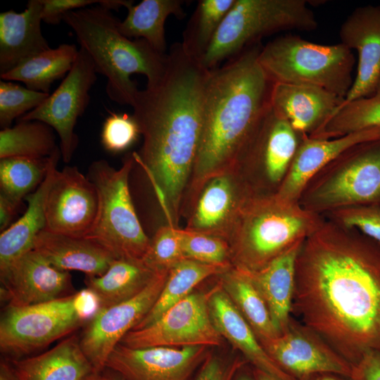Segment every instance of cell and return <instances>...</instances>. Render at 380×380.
<instances>
[{
	"mask_svg": "<svg viewBox=\"0 0 380 380\" xmlns=\"http://www.w3.org/2000/svg\"><path fill=\"white\" fill-rule=\"evenodd\" d=\"M1 297L8 306L39 304L69 294L72 289L69 272L51 265L34 250L20 256L0 270Z\"/></svg>",
	"mask_w": 380,
	"mask_h": 380,
	"instance_id": "cell-19",
	"label": "cell"
},
{
	"mask_svg": "<svg viewBox=\"0 0 380 380\" xmlns=\"http://www.w3.org/2000/svg\"><path fill=\"white\" fill-rule=\"evenodd\" d=\"M108 371L106 372H103L106 376L107 380H125L120 374H117L116 372L111 371L110 369H106Z\"/></svg>",
	"mask_w": 380,
	"mask_h": 380,
	"instance_id": "cell-50",
	"label": "cell"
},
{
	"mask_svg": "<svg viewBox=\"0 0 380 380\" xmlns=\"http://www.w3.org/2000/svg\"><path fill=\"white\" fill-rule=\"evenodd\" d=\"M380 203V138L348 148L317 172L299 205L324 215L340 208Z\"/></svg>",
	"mask_w": 380,
	"mask_h": 380,
	"instance_id": "cell-10",
	"label": "cell"
},
{
	"mask_svg": "<svg viewBox=\"0 0 380 380\" xmlns=\"http://www.w3.org/2000/svg\"><path fill=\"white\" fill-rule=\"evenodd\" d=\"M344 99L310 84L273 83L270 106L298 132L310 136L341 106Z\"/></svg>",
	"mask_w": 380,
	"mask_h": 380,
	"instance_id": "cell-22",
	"label": "cell"
},
{
	"mask_svg": "<svg viewBox=\"0 0 380 380\" xmlns=\"http://www.w3.org/2000/svg\"><path fill=\"white\" fill-rule=\"evenodd\" d=\"M59 151L54 156L46 179L25 200L27 206L23 215L0 235V270H3L23 255L33 250L34 241L45 229V203L57 163Z\"/></svg>",
	"mask_w": 380,
	"mask_h": 380,
	"instance_id": "cell-28",
	"label": "cell"
},
{
	"mask_svg": "<svg viewBox=\"0 0 380 380\" xmlns=\"http://www.w3.org/2000/svg\"><path fill=\"white\" fill-rule=\"evenodd\" d=\"M163 76L139 90L133 108L143 143L133 153L156 189L168 224L179 228L181 208L201 137L210 70L173 44Z\"/></svg>",
	"mask_w": 380,
	"mask_h": 380,
	"instance_id": "cell-2",
	"label": "cell"
},
{
	"mask_svg": "<svg viewBox=\"0 0 380 380\" xmlns=\"http://www.w3.org/2000/svg\"><path fill=\"white\" fill-rule=\"evenodd\" d=\"M255 194L239 169L215 176L205 182L186 213L185 229L228 241L241 210Z\"/></svg>",
	"mask_w": 380,
	"mask_h": 380,
	"instance_id": "cell-17",
	"label": "cell"
},
{
	"mask_svg": "<svg viewBox=\"0 0 380 380\" xmlns=\"http://www.w3.org/2000/svg\"><path fill=\"white\" fill-rule=\"evenodd\" d=\"M100 308L87 288L39 304L7 305L0 321L1 352L8 360L29 357L86 324Z\"/></svg>",
	"mask_w": 380,
	"mask_h": 380,
	"instance_id": "cell-7",
	"label": "cell"
},
{
	"mask_svg": "<svg viewBox=\"0 0 380 380\" xmlns=\"http://www.w3.org/2000/svg\"><path fill=\"white\" fill-rule=\"evenodd\" d=\"M352 378L355 380H380V350L366 353L353 366Z\"/></svg>",
	"mask_w": 380,
	"mask_h": 380,
	"instance_id": "cell-45",
	"label": "cell"
},
{
	"mask_svg": "<svg viewBox=\"0 0 380 380\" xmlns=\"http://www.w3.org/2000/svg\"><path fill=\"white\" fill-rule=\"evenodd\" d=\"M231 267L184 259L168 271L165 285L153 307L132 330L151 324L170 308L191 293L203 281L217 277Z\"/></svg>",
	"mask_w": 380,
	"mask_h": 380,
	"instance_id": "cell-32",
	"label": "cell"
},
{
	"mask_svg": "<svg viewBox=\"0 0 380 380\" xmlns=\"http://www.w3.org/2000/svg\"><path fill=\"white\" fill-rule=\"evenodd\" d=\"M245 362L238 357L224 360L210 353L193 380H233Z\"/></svg>",
	"mask_w": 380,
	"mask_h": 380,
	"instance_id": "cell-43",
	"label": "cell"
},
{
	"mask_svg": "<svg viewBox=\"0 0 380 380\" xmlns=\"http://www.w3.org/2000/svg\"><path fill=\"white\" fill-rule=\"evenodd\" d=\"M339 37L358 56L356 76L342 106L372 95L380 79V5L354 9L341 25Z\"/></svg>",
	"mask_w": 380,
	"mask_h": 380,
	"instance_id": "cell-20",
	"label": "cell"
},
{
	"mask_svg": "<svg viewBox=\"0 0 380 380\" xmlns=\"http://www.w3.org/2000/svg\"><path fill=\"white\" fill-rule=\"evenodd\" d=\"M208 300L212 321L224 339L240 351L256 369L278 380H296L269 356L251 327L240 314L220 283L210 290Z\"/></svg>",
	"mask_w": 380,
	"mask_h": 380,
	"instance_id": "cell-23",
	"label": "cell"
},
{
	"mask_svg": "<svg viewBox=\"0 0 380 380\" xmlns=\"http://www.w3.org/2000/svg\"><path fill=\"white\" fill-rule=\"evenodd\" d=\"M210 354L207 346L132 348L118 343L106 369L125 380H191Z\"/></svg>",
	"mask_w": 380,
	"mask_h": 380,
	"instance_id": "cell-18",
	"label": "cell"
},
{
	"mask_svg": "<svg viewBox=\"0 0 380 380\" xmlns=\"http://www.w3.org/2000/svg\"><path fill=\"white\" fill-rule=\"evenodd\" d=\"M305 0H235L200 60L211 70L228 58L281 31L311 32L317 21Z\"/></svg>",
	"mask_w": 380,
	"mask_h": 380,
	"instance_id": "cell-8",
	"label": "cell"
},
{
	"mask_svg": "<svg viewBox=\"0 0 380 380\" xmlns=\"http://www.w3.org/2000/svg\"><path fill=\"white\" fill-rule=\"evenodd\" d=\"M9 360L18 380H81L96 371L75 335L41 354Z\"/></svg>",
	"mask_w": 380,
	"mask_h": 380,
	"instance_id": "cell-26",
	"label": "cell"
},
{
	"mask_svg": "<svg viewBox=\"0 0 380 380\" xmlns=\"http://www.w3.org/2000/svg\"><path fill=\"white\" fill-rule=\"evenodd\" d=\"M49 94L24 87L13 81L0 82V127H11L18 119L39 106Z\"/></svg>",
	"mask_w": 380,
	"mask_h": 380,
	"instance_id": "cell-39",
	"label": "cell"
},
{
	"mask_svg": "<svg viewBox=\"0 0 380 380\" xmlns=\"http://www.w3.org/2000/svg\"><path fill=\"white\" fill-rule=\"evenodd\" d=\"M236 380H255L254 376L252 377L248 374H241L240 376H239Z\"/></svg>",
	"mask_w": 380,
	"mask_h": 380,
	"instance_id": "cell-51",
	"label": "cell"
},
{
	"mask_svg": "<svg viewBox=\"0 0 380 380\" xmlns=\"http://www.w3.org/2000/svg\"><path fill=\"white\" fill-rule=\"evenodd\" d=\"M210 293L194 291L151 324L129 331L120 343L132 348L221 346L224 338L210 315Z\"/></svg>",
	"mask_w": 380,
	"mask_h": 380,
	"instance_id": "cell-11",
	"label": "cell"
},
{
	"mask_svg": "<svg viewBox=\"0 0 380 380\" xmlns=\"http://www.w3.org/2000/svg\"><path fill=\"white\" fill-rule=\"evenodd\" d=\"M261 344L274 362L292 376L322 373L353 376L350 363L318 334L292 317L283 334Z\"/></svg>",
	"mask_w": 380,
	"mask_h": 380,
	"instance_id": "cell-15",
	"label": "cell"
},
{
	"mask_svg": "<svg viewBox=\"0 0 380 380\" xmlns=\"http://www.w3.org/2000/svg\"><path fill=\"white\" fill-rule=\"evenodd\" d=\"M178 229L167 224L157 229L142 260L145 264L158 272L169 271L185 259Z\"/></svg>",
	"mask_w": 380,
	"mask_h": 380,
	"instance_id": "cell-40",
	"label": "cell"
},
{
	"mask_svg": "<svg viewBox=\"0 0 380 380\" xmlns=\"http://www.w3.org/2000/svg\"><path fill=\"white\" fill-rule=\"evenodd\" d=\"M303 135L270 106L239 167L257 194L277 191Z\"/></svg>",
	"mask_w": 380,
	"mask_h": 380,
	"instance_id": "cell-12",
	"label": "cell"
},
{
	"mask_svg": "<svg viewBox=\"0 0 380 380\" xmlns=\"http://www.w3.org/2000/svg\"><path fill=\"white\" fill-rule=\"evenodd\" d=\"M292 312L353 366L380 350V243L325 218L298 252Z\"/></svg>",
	"mask_w": 380,
	"mask_h": 380,
	"instance_id": "cell-1",
	"label": "cell"
},
{
	"mask_svg": "<svg viewBox=\"0 0 380 380\" xmlns=\"http://www.w3.org/2000/svg\"><path fill=\"white\" fill-rule=\"evenodd\" d=\"M42 5L30 0L21 13H0V75L51 49L41 29Z\"/></svg>",
	"mask_w": 380,
	"mask_h": 380,
	"instance_id": "cell-24",
	"label": "cell"
},
{
	"mask_svg": "<svg viewBox=\"0 0 380 380\" xmlns=\"http://www.w3.org/2000/svg\"><path fill=\"white\" fill-rule=\"evenodd\" d=\"M324 220L274 194H255L243 206L228 240L232 265L258 271L304 241Z\"/></svg>",
	"mask_w": 380,
	"mask_h": 380,
	"instance_id": "cell-5",
	"label": "cell"
},
{
	"mask_svg": "<svg viewBox=\"0 0 380 380\" xmlns=\"http://www.w3.org/2000/svg\"><path fill=\"white\" fill-rule=\"evenodd\" d=\"M163 272L153 270L143 260L118 258L103 274L87 276L84 282L98 297L101 308H103L136 296Z\"/></svg>",
	"mask_w": 380,
	"mask_h": 380,
	"instance_id": "cell-29",
	"label": "cell"
},
{
	"mask_svg": "<svg viewBox=\"0 0 380 380\" xmlns=\"http://www.w3.org/2000/svg\"><path fill=\"white\" fill-rule=\"evenodd\" d=\"M303 242L296 244L258 271L242 270L248 275L265 300L280 335L287 329L291 317L296 262Z\"/></svg>",
	"mask_w": 380,
	"mask_h": 380,
	"instance_id": "cell-27",
	"label": "cell"
},
{
	"mask_svg": "<svg viewBox=\"0 0 380 380\" xmlns=\"http://www.w3.org/2000/svg\"><path fill=\"white\" fill-rule=\"evenodd\" d=\"M258 62L273 83L317 86L343 99L354 81L355 58L341 42L324 45L285 34L262 47Z\"/></svg>",
	"mask_w": 380,
	"mask_h": 380,
	"instance_id": "cell-6",
	"label": "cell"
},
{
	"mask_svg": "<svg viewBox=\"0 0 380 380\" xmlns=\"http://www.w3.org/2000/svg\"><path fill=\"white\" fill-rule=\"evenodd\" d=\"M98 209L94 184L76 166L54 171L45 203L44 230L75 237L91 231Z\"/></svg>",
	"mask_w": 380,
	"mask_h": 380,
	"instance_id": "cell-16",
	"label": "cell"
},
{
	"mask_svg": "<svg viewBox=\"0 0 380 380\" xmlns=\"http://www.w3.org/2000/svg\"><path fill=\"white\" fill-rule=\"evenodd\" d=\"M235 0H200L183 32L184 50L201 60Z\"/></svg>",
	"mask_w": 380,
	"mask_h": 380,
	"instance_id": "cell-37",
	"label": "cell"
},
{
	"mask_svg": "<svg viewBox=\"0 0 380 380\" xmlns=\"http://www.w3.org/2000/svg\"><path fill=\"white\" fill-rule=\"evenodd\" d=\"M379 138L380 127L328 139L311 138L304 134L291 166L274 194L284 201L298 203L309 180L338 155L351 146Z\"/></svg>",
	"mask_w": 380,
	"mask_h": 380,
	"instance_id": "cell-21",
	"label": "cell"
},
{
	"mask_svg": "<svg viewBox=\"0 0 380 380\" xmlns=\"http://www.w3.org/2000/svg\"><path fill=\"white\" fill-rule=\"evenodd\" d=\"M262 47L260 43L250 46L222 66L210 70L198 148L182 214L188 212L210 179L239 169L270 106L273 82L258 62Z\"/></svg>",
	"mask_w": 380,
	"mask_h": 380,
	"instance_id": "cell-3",
	"label": "cell"
},
{
	"mask_svg": "<svg viewBox=\"0 0 380 380\" xmlns=\"http://www.w3.org/2000/svg\"><path fill=\"white\" fill-rule=\"evenodd\" d=\"M178 230L185 259L205 264L232 265L227 241L185 228Z\"/></svg>",
	"mask_w": 380,
	"mask_h": 380,
	"instance_id": "cell-38",
	"label": "cell"
},
{
	"mask_svg": "<svg viewBox=\"0 0 380 380\" xmlns=\"http://www.w3.org/2000/svg\"><path fill=\"white\" fill-rule=\"evenodd\" d=\"M54 129L38 121H19L0 132V158L21 157L42 158L51 156L58 147Z\"/></svg>",
	"mask_w": 380,
	"mask_h": 380,
	"instance_id": "cell-34",
	"label": "cell"
},
{
	"mask_svg": "<svg viewBox=\"0 0 380 380\" xmlns=\"http://www.w3.org/2000/svg\"><path fill=\"white\" fill-rule=\"evenodd\" d=\"M58 148L51 156L42 158L21 157L0 160V195L20 206L23 199L34 191L46 179Z\"/></svg>",
	"mask_w": 380,
	"mask_h": 380,
	"instance_id": "cell-35",
	"label": "cell"
},
{
	"mask_svg": "<svg viewBox=\"0 0 380 380\" xmlns=\"http://www.w3.org/2000/svg\"><path fill=\"white\" fill-rule=\"evenodd\" d=\"M0 380H18L12 364L8 359L1 360Z\"/></svg>",
	"mask_w": 380,
	"mask_h": 380,
	"instance_id": "cell-47",
	"label": "cell"
},
{
	"mask_svg": "<svg viewBox=\"0 0 380 380\" xmlns=\"http://www.w3.org/2000/svg\"><path fill=\"white\" fill-rule=\"evenodd\" d=\"M135 159L128 153L116 169L106 160L91 163L87 177L98 195V209L92 228L85 237L91 238L116 259L142 260L150 240L137 215L129 188V177Z\"/></svg>",
	"mask_w": 380,
	"mask_h": 380,
	"instance_id": "cell-9",
	"label": "cell"
},
{
	"mask_svg": "<svg viewBox=\"0 0 380 380\" xmlns=\"http://www.w3.org/2000/svg\"><path fill=\"white\" fill-rule=\"evenodd\" d=\"M96 80L94 64L80 47L72 68L58 87L39 106L19 118L18 122L38 120L51 127L59 137L63 162L70 163L78 144L74 128L88 106L89 91Z\"/></svg>",
	"mask_w": 380,
	"mask_h": 380,
	"instance_id": "cell-13",
	"label": "cell"
},
{
	"mask_svg": "<svg viewBox=\"0 0 380 380\" xmlns=\"http://www.w3.org/2000/svg\"><path fill=\"white\" fill-rule=\"evenodd\" d=\"M217 277L221 287L251 327L260 343L280 335L265 300L245 272L232 266Z\"/></svg>",
	"mask_w": 380,
	"mask_h": 380,
	"instance_id": "cell-30",
	"label": "cell"
},
{
	"mask_svg": "<svg viewBox=\"0 0 380 380\" xmlns=\"http://www.w3.org/2000/svg\"><path fill=\"white\" fill-rule=\"evenodd\" d=\"M33 250L53 267L82 272L87 276L103 274L116 259L101 244L89 237H75L42 230Z\"/></svg>",
	"mask_w": 380,
	"mask_h": 380,
	"instance_id": "cell-25",
	"label": "cell"
},
{
	"mask_svg": "<svg viewBox=\"0 0 380 380\" xmlns=\"http://www.w3.org/2000/svg\"><path fill=\"white\" fill-rule=\"evenodd\" d=\"M323 216L341 225L356 229L380 243V203L340 208Z\"/></svg>",
	"mask_w": 380,
	"mask_h": 380,
	"instance_id": "cell-41",
	"label": "cell"
},
{
	"mask_svg": "<svg viewBox=\"0 0 380 380\" xmlns=\"http://www.w3.org/2000/svg\"><path fill=\"white\" fill-rule=\"evenodd\" d=\"M103 0H40L42 5V21L58 24L64 15L71 11L87 7L95 3L101 5Z\"/></svg>",
	"mask_w": 380,
	"mask_h": 380,
	"instance_id": "cell-44",
	"label": "cell"
},
{
	"mask_svg": "<svg viewBox=\"0 0 380 380\" xmlns=\"http://www.w3.org/2000/svg\"><path fill=\"white\" fill-rule=\"evenodd\" d=\"M168 272L159 274L141 292L125 302L100 308L85 324L80 343L94 369L101 372L123 337L148 313L165 285Z\"/></svg>",
	"mask_w": 380,
	"mask_h": 380,
	"instance_id": "cell-14",
	"label": "cell"
},
{
	"mask_svg": "<svg viewBox=\"0 0 380 380\" xmlns=\"http://www.w3.org/2000/svg\"><path fill=\"white\" fill-rule=\"evenodd\" d=\"M376 127H380V79L372 95L343 105L327 122L308 137L334 139Z\"/></svg>",
	"mask_w": 380,
	"mask_h": 380,
	"instance_id": "cell-36",
	"label": "cell"
},
{
	"mask_svg": "<svg viewBox=\"0 0 380 380\" xmlns=\"http://www.w3.org/2000/svg\"><path fill=\"white\" fill-rule=\"evenodd\" d=\"M19 207L0 195V230L1 232L12 224L11 222Z\"/></svg>",
	"mask_w": 380,
	"mask_h": 380,
	"instance_id": "cell-46",
	"label": "cell"
},
{
	"mask_svg": "<svg viewBox=\"0 0 380 380\" xmlns=\"http://www.w3.org/2000/svg\"><path fill=\"white\" fill-rule=\"evenodd\" d=\"M141 135L133 115L127 113H110L106 119L101 132V143L111 153L129 148Z\"/></svg>",
	"mask_w": 380,
	"mask_h": 380,
	"instance_id": "cell-42",
	"label": "cell"
},
{
	"mask_svg": "<svg viewBox=\"0 0 380 380\" xmlns=\"http://www.w3.org/2000/svg\"><path fill=\"white\" fill-rule=\"evenodd\" d=\"M182 0H143L130 4L118 28L125 37L144 39L156 51L165 53V23L170 15L181 20L186 16Z\"/></svg>",
	"mask_w": 380,
	"mask_h": 380,
	"instance_id": "cell-31",
	"label": "cell"
},
{
	"mask_svg": "<svg viewBox=\"0 0 380 380\" xmlns=\"http://www.w3.org/2000/svg\"><path fill=\"white\" fill-rule=\"evenodd\" d=\"M63 20L73 30L80 47L91 57L96 73L107 78L106 94L120 105L132 106L139 89L131 79L142 74L147 84L164 75L167 56L144 39L134 40L122 35L120 20L99 5L66 13Z\"/></svg>",
	"mask_w": 380,
	"mask_h": 380,
	"instance_id": "cell-4",
	"label": "cell"
},
{
	"mask_svg": "<svg viewBox=\"0 0 380 380\" xmlns=\"http://www.w3.org/2000/svg\"><path fill=\"white\" fill-rule=\"evenodd\" d=\"M253 376L255 380H278L269 374L256 368L253 372Z\"/></svg>",
	"mask_w": 380,
	"mask_h": 380,
	"instance_id": "cell-48",
	"label": "cell"
},
{
	"mask_svg": "<svg viewBox=\"0 0 380 380\" xmlns=\"http://www.w3.org/2000/svg\"><path fill=\"white\" fill-rule=\"evenodd\" d=\"M75 45L62 44L0 75L3 80L22 82L30 89L49 94L53 82L65 77L77 55Z\"/></svg>",
	"mask_w": 380,
	"mask_h": 380,
	"instance_id": "cell-33",
	"label": "cell"
},
{
	"mask_svg": "<svg viewBox=\"0 0 380 380\" xmlns=\"http://www.w3.org/2000/svg\"><path fill=\"white\" fill-rule=\"evenodd\" d=\"M319 380H338L334 377H332L331 376H324L322 378H320Z\"/></svg>",
	"mask_w": 380,
	"mask_h": 380,
	"instance_id": "cell-52",
	"label": "cell"
},
{
	"mask_svg": "<svg viewBox=\"0 0 380 380\" xmlns=\"http://www.w3.org/2000/svg\"><path fill=\"white\" fill-rule=\"evenodd\" d=\"M81 380H107V379L103 371L101 372L95 371L86 376Z\"/></svg>",
	"mask_w": 380,
	"mask_h": 380,
	"instance_id": "cell-49",
	"label": "cell"
}]
</instances>
